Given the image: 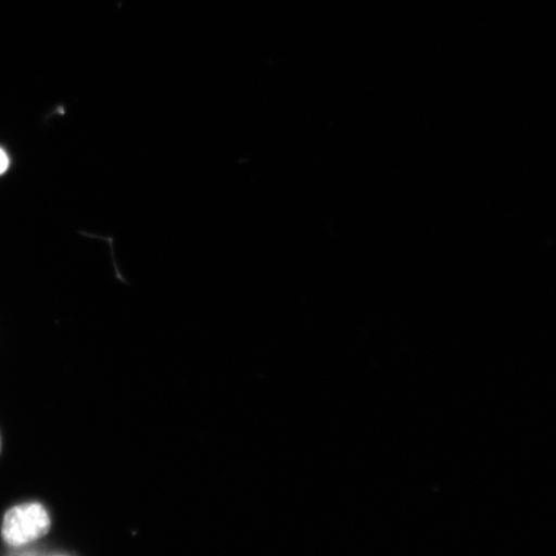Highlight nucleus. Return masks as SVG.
Segmentation results:
<instances>
[{
	"label": "nucleus",
	"mask_w": 556,
	"mask_h": 556,
	"mask_svg": "<svg viewBox=\"0 0 556 556\" xmlns=\"http://www.w3.org/2000/svg\"><path fill=\"white\" fill-rule=\"evenodd\" d=\"M51 517L46 507L27 503L11 507L2 523V538L7 545L25 546L45 538L51 530Z\"/></svg>",
	"instance_id": "nucleus-1"
},
{
	"label": "nucleus",
	"mask_w": 556,
	"mask_h": 556,
	"mask_svg": "<svg viewBox=\"0 0 556 556\" xmlns=\"http://www.w3.org/2000/svg\"><path fill=\"white\" fill-rule=\"evenodd\" d=\"M10 166L9 155L5 154L3 149H0V174H3Z\"/></svg>",
	"instance_id": "nucleus-2"
},
{
	"label": "nucleus",
	"mask_w": 556,
	"mask_h": 556,
	"mask_svg": "<svg viewBox=\"0 0 556 556\" xmlns=\"http://www.w3.org/2000/svg\"><path fill=\"white\" fill-rule=\"evenodd\" d=\"M0 452H2V437H0Z\"/></svg>",
	"instance_id": "nucleus-3"
},
{
	"label": "nucleus",
	"mask_w": 556,
	"mask_h": 556,
	"mask_svg": "<svg viewBox=\"0 0 556 556\" xmlns=\"http://www.w3.org/2000/svg\"><path fill=\"white\" fill-rule=\"evenodd\" d=\"M21 556H34V555H30V554H29V555H21Z\"/></svg>",
	"instance_id": "nucleus-4"
}]
</instances>
